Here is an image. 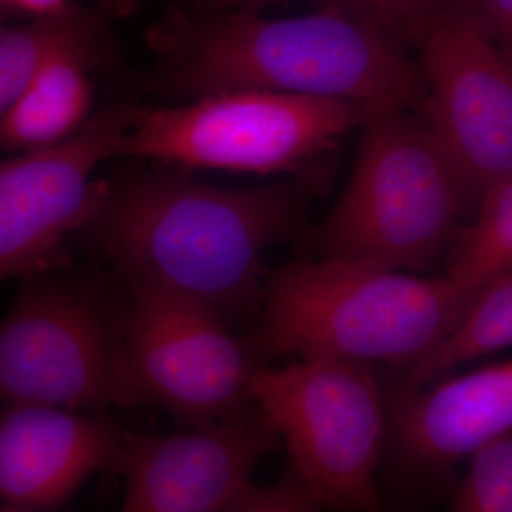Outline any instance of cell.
<instances>
[{
  "label": "cell",
  "instance_id": "obj_1",
  "mask_svg": "<svg viewBox=\"0 0 512 512\" xmlns=\"http://www.w3.org/2000/svg\"><path fill=\"white\" fill-rule=\"evenodd\" d=\"M312 188L301 177L225 190L195 183L177 167L124 174L107 180L103 207L74 238L127 284L190 296L247 333L264 309V252L303 241Z\"/></svg>",
  "mask_w": 512,
  "mask_h": 512
},
{
  "label": "cell",
  "instance_id": "obj_2",
  "mask_svg": "<svg viewBox=\"0 0 512 512\" xmlns=\"http://www.w3.org/2000/svg\"><path fill=\"white\" fill-rule=\"evenodd\" d=\"M147 42L158 62L141 86L168 99L266 90L349 101L369 117L426 106L420 66L402 45L330 6L291 19L175 6Z\"/></svg>",
  "mask_w": 512,
  "mask_h": 512
},
{
  "label": "cell",
  "instance_id": "obj_3",
  "mask_svg": "<svg viewBox=\"0 0 512 512\" xmlns=\"http://www.w3.org/2000/svg\"><path fill=\"white\" fill-rule=\"evenodd\" d=\"M265 289L261 316L242 335L261 365L296 356L403 372L450 336L484 291L447 275L424 278L309 254L269 269Z\"/></svg>",
  "mask_w": 512,
  "mask_h": 512
},
{
  "label": "cell",
  "instance_id": "obj_4",
  "mask_svg": "<svg viewBox=\"0 0 512 512\" xmlns=\"http://www.w3.org/2000/svg\"><path fill=\"white\" fill-rule=\"evenodd\" d=\"M360 140L348 187L302 244L315 258L431 271L477 210L466 178L421 111L375 114Z\"/></svg>",
  "mask_w": 512,
  "mask_h": 512
},
{
  "label": "cell",
  "instance_id": "obj_5",
  "mask_svg": "<svg viewBox=\"0 0 512 512\" xmlns=\"http://www.w3.org/2000/svg\"><path fill=\"white\" fill-rule=\"evenodd\" d=\"M130 303L126 281L93 254L20 281L0 326L3 404L92 413L140 406L128 357Z\"/></svg>",
  "mask_w": 512,
  "mask_h": 512
},
{
  "label": "cell",
  "instance_id": "obj_6",
  "mask_svg": "<svg viewBox=\"0 0 512 512\" xmlns=\"http://www.w3.org/2000/svg\"><path fill=\"white\" fill-rule=\"evenodd\" d=\"M369 119L349 101L232 90L190 104L138 109L119 156L183 168L305 174L340 138Z\"/></svg>",
  "mask_w": 512,
  "mask_h": 512
},
{
  "label": "cell",
  "instance_id": "obj_7",
  "mask_svg": "<svg viewBox=\"0 0 512 512\" xmlns=\"http://www.w3.org/2000/svg\"><path fill=\"white\" fill-rule=\"evenodd\" d=\"M252 393L323 508L380 510L376 474L389 441V399L372 365L338 359L259 365Z\"/></svg>",
  "mask_w": 512,
  "mask_h": 512
},
{
  "label": "cell",
  "instance_id": "obj_8",
  "mask_svg": "<svg viewBox=\"0 0 512 512\" xmlns=\"http://www.w3.org/2000/svg\"><path fill=\"white\" fill-rule=\"evenodd\" d=\"M127 285L128 357L140 406L160 407L188 429L255 406L252 379L261 363L220 312L158 286Z\"/></svg>",
  "mask_w": 512,
  "mask_h": 512
},
{
  "label": "cell",
  "instance_id": "obj_9",
  "mask_svg": "<svg viewBox=\"0 0 512 512\" xmlns=\"http://www.w3.org/2000/svg\"><path fill=\"white\" fill-rule=\"evenodd\" d=\"M140 107H106L55 146L28 151L0 165V275L25 281L73 262L67 249L99 214L107 180L94 168L119 157L121 140Z\"/></svg>",
  "mask_w": 512,
  "mask_h": 512
},
{
  "label": "cell",
  "instance_id": "obj_10",
  "mask_svg": "<svg viewBox=\"0 0 512 512\" xmlns=\"http://www.w3.org/2000/svg\"><path fill=\"white\" fill-rule=\"evenodd\" d=\"M421 113L456 161L476 204L512 175V64L491 30L457 2L421 32Z\"/></svg>",
  "mask_w": 512,
  "mask_h": 512
},
{
  "label": "cell",
  "instance_id": "obj_11",
  "mask_svg": "<svg viewBox=\"0 0 512 512\" xmlns=\"http://www.w3.org/2000/svg\"><path fill=\"white\" fill-rule=\"evenodd\" d=\"M284 444L258 403L188 433L124 429L113 474L124 478V512L227 511L259 461Z\"/></svg>",
  "mask_w": 512,
  "mask_h": 512
},
{
  "label": "cell",
  "instance_id": "obj_12",
  "mask_svg": "<svg viewBox=\"0 0 512 512\" xmlns=\"http://www.w3.org/2000/svg\"><path fill=\"white\" fill-rule=\"evenodd\" d=\"M393 478L417 487L443 485L463 458L512 427V360L416 390H390Z\"/></svg>",
  "mask_w": 512,
  "mask_h": 512
},
{
  "label": "cell",
  "instance_id": "obj_13",
  "mask_svg": "<svg viewBox=\"0 0 512 512\" xmlns=\"http://www.w3.org/2000/svg\"><path fill=\"white\" fill-rule=\"evenodd\" d=\"M124 429L106 412L5 404L0 417V511L57 510L92 474H113Z\"/></svg>",
  "mask_w": 512,
  "mask_h": 512
},
{
  "label": "cell",
  "instance_id": "obj_14",
  "mask_svg": "<svg viewBox=\"0 0 512 512\" xmlns=\"http://www.w3.org/2000/svg\"><path fill=\"white\" fill-rule=\"evenodd\" d=\"M80 57L92 72L120 62L106 15L70 5L53 15L0 32V110L5 111L46 63L56 57Z\"/></svg>",
  "mask_w": 512,
  "mask_h": 512
},
{
  "label": "cell",
  "instance_id": "obj_15",
  "mask_svg": "<svg viewBox=\"0 0 512 512\" xmlns=\"http://www.w3.org/2000/svg\"><path fill=\"white\" fill-rule=\"evenodd\" d=\"M80 57L50 60L29 86L2 111L0 143L8 153H28L62 143L89 121L93 92Z\"/></svg>",
  "mask_w": 512,
  "mask_h": 512
},
{
  "label": "cell",
  "instance_id": "obj_16",
  "mask_svg": "<svg viewBox=\"0 0 512 512\" xmlns=\"http://www.w3.org/2000/svg\"><path fill=\"white\" fill-rule=\"evenodd\" d=\"M508 348H512V272L488 285L450 336L403 372L394 389H421L471 360Z\"/></svg>",
  "mask_w": 512,
  "mask_h": 512
},
{
  "label": "cell",
  "instance_id": "obj_17",
  "mask_svg": "<svg viewBox=\"0 0 512 512\" xmlns=\"http://www.w3.org/2000/svg\"><path fill=\"white\" fill-rule=\"evenodd\" d=\"M444 264V275L471 289L512 272V175L484 192Z\"/></svg>",
  "mask_w": 512,
  "mask_h": 512
},
{
  "label": "cell",
  "instance_id": "obj_18",
  "mask_svg": "<svg viewBox=\"0 0 512 512\" xmlns=\"http://www.w3.org/2000/svg\"><path fill=\"white\" fill-rule=\"evenodd\" d=\"M448 510L512 512V427L471 454Z\"/></svg>",
  "mask_w": 512,
  "mask_h": 512
},
{
  "label": "cell",
  "instance_id": "obj_19",
  "mask_svg": "<svg viewBox=\"0 0 512 512\" xmlns=\"http://www.w3.org/2000/svg\"><path fill=\"white\" fill-rule=\"evenodd\" d=\"M457 2L460 0H326L325 6L375 26L402 45L416 43L431 20Z\"/></svg>",
  "mask_w": 512,
  "mask_h": 512
},
{
  "label": "cell",
  "instance_id": "obj_20",
  "mask_svg": "<svg viewBox=\"0 0 512 512\" xmlns=\"http://www.w3.org/2000/svg\"><path fill=\"white\" fill-rule=\"evenodd\" d=\"M302 474L288 464L281 480L269 485L248 484L228 505L231 512H306L322 510Z\"/></svg>",
  "mask_w": 512,
  "mask_h": 512
},
{
  "label": "cell",
  "instance_id": "obj_21",
  "mask_svg": "<svg viewBox=\"0 0 512 512\" xmlns=\"http://www.w3.org/2000/svg\"><path fill=\"white\" fill-rule=\"evenodd\" d=\"M474 10L501 47L512 45V0H461Z\"/></svg>",
  "mask_w": 512,
  "mask_h": 512
},
{
  "label": "cell",
  "instance_id": "obj_22",
  "mask_svg": "<svg viewBox=\"0 0 512 512\" xmlns=\"http://www.w3.org/2000/svg\"><path fill=\"white\" fill-rule=\"evenodd\" d=\"M70 5V0H0L3 16L28 15L42 18L60 12Z\"/></svg>",
  "mask_w": 512,
  "mask_h": 512
},
{
  "label": "cell",
  "instance_id": "obj_23",
  "mask_svg": "<svg viewBox=\"0 0 512 512\" xmlns=\"http://www.w3.org/2000/svg\"><path fill=\"white\" fill-rule=\"evenodd\" d=\"M192 8L211 10H256L282 0H185Z\"/></svg>",
  "mask_w": 512,
  "mask_h": 512
},
{
  "label": "cell",
  "instance_id": "obj_24",
  "mask_svg": "<svg viewBox=\"0 0 512 512\" xmlns=\"http://www.w3.org/2000/svg\"><path fill=\"white\" fill-rule=\"evenodd\" d=\"M503 50H504L505 56L508 57V60H510V62L512 64V45L503 47Z\"/></svg>",
  "mask_w": 512,
  "mask_h": 512
}]
</instances>
